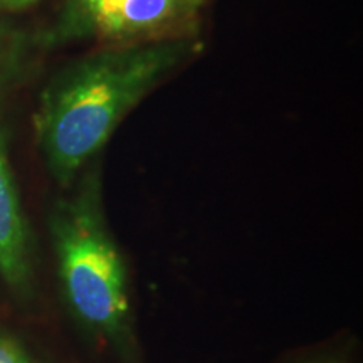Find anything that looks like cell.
<instances>
[{
    "mask_svg": "<svg viewBox=\"0 0 363 363\" xmlns=\"http://www.w3.org/2000/svg\"><path fill=\"white\" fill-rule=\"evenodd\" d=\"M182 52L184 44L165 43L98 54L48 94L38 131L49 169L61 184H69L106 145Z\"/></svg>",
    "mask_w": 363,
    "mask_h": 363,
    "instance_id": "cell-1",
    "label": "cell"
},
{
    "mask_svg": "<svg viewBox=\"0 0 363 363\" xmlns=\"http://www.w3.org/2000/svg\"><path fill=\"white\" fill-rule=\"evenodd\" d=\"M59 278L72 315L86 330L130 353L133 343L126 264L103 214L99 175H86L52 217Z\"/></svg>",
    "mask_w": 363,
    "mask_h": 363,
    "instance_id": "cell-2",
    "label": "cell"
},
{
    "mask_svg": "<svg viewBox=\"0 0 363 363\" xmlns=\"http://www.w3.org/2000/svg\"><path fill=\"white\" fill-rule=\"evenodd\" d=\"M99 34L136 38L169 29L197 11L201 0H83Z\"/></svg>",
    "mask_w": 363,
    "mask_h": 363,
    "instance_id": "cell-3",
    "label": "cell"
},
{
    "mask_svg": "<svg viewBox=\"0 0 363 363\" xmlns=\"http://www.w3.org/2000/svg\"><path fill=\"white\" fill-rule=\"evenodd\" d=\"M0 274L13 291L27 293L30 286L29 240L19 195L11 165L7 145L0 130Z\"/></svg>",
    "mask_w": 363,
    "mask_h": 363,
    "instance_id": "cell-4",
    "label": "cell"
},
{
    "mask_svg": "<svg viewBox=\"0 0 363 363\" xmlns=\"http://www.w3.org/2000/svg\"><path fill=\"white\" fill-rule=\"evenodd\" d=\"M0 363H35L16 338L0 333Z\"/></svg>",
    "mask_w": 363,
    "mask_h": 363,
    "instance_id": "cell-5",
    "label": "cell"
},
{
    "mask_svg": "<svg viewBox=\"0 0 363 363\" xmlns=\"http://www.w3.org/2000/svg\"><path fill=\"white\" fill-rule=\"evenodd\" d=\"M33 2H35V0H0V6L9 7V9H19V7L29 6V4Z\"/></svg>",
    "mask_w": 363,
    "mask_h": 363,
    "instance_id": "cell-6",
    "label": "cell"
}]
</instances>
